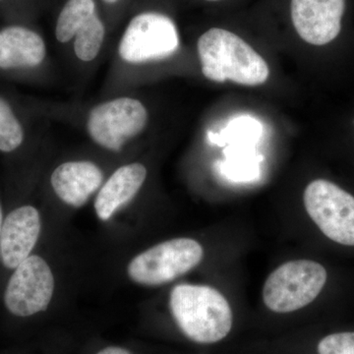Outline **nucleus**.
<instances>
[{"label":"nucleus","instance_id":"a211bd4d","mask_svg":"<svg viewBox=\"0 0 354 354\" xmlns=\"http://www.w3.org/2000/svg\"><path fill=\"white\" fill-rule=\"evenodd\" d=\"M12 0H0V9H6L8 11L9 4Z\"/></svg>","mask_w":354,"mask_h":354},{"label":"nucleus","instance_id":"aec40b11","mask_svg":"<svg viewBox=\"0 0 354 354\" xmlns=\"http://www.w3.org/2000/svg\"><path fill=\"white\" fill-rule=\"evenodd\" d=\"M2 225H3V215H2L1 205H0V232H1Z\"/></svg>","mask_w":354,"mask_h":354},{"label":"nucleus","instance_id":"f03ea898","mask_svg":"<svg viewBox=\"0 0 354 354\" xmlns=\"http://www.w3.org/2000/svg\"><path fill=\"white\" fill-rule=\"evenodd\" d=\"M169 308L181 332L197 344H212L223 341L234 325L230 304L220 291L211 286H174Z\"/></svg>","mask_w":354,"mask_h":354},{"label":"nucleus","instance_id":"9b49d317","mask_svg":"<svg viewBox=\"0 0 354 354\" xmlns=\"http://www.w3.org/2000/svg\"><path fill=\"white\" fill-rule=\"evenodd\" d=\"M346 0H291L290 15L298 36L313 46L334 41L342 30Z\"/></svg>","mask_w":354,"mask_h":354},{"label":"nucleus","instance_id":"9d476101","mask_svg":"<svg viewBox=\"0 0 354 354\" xmlns=\"http://www.w3.org/2000/svg\"><path fill=\"white\" fill-rule=\"evenodd\" d=\"M48 46L29 25L11 22L0 27V75L28 80L43 68Z\"/></svg>","mask_w":354,"mask_h":354},{"label":"nucleus","instance_id":"f3484780","mask_svg":"<svg viewBox=\"0 0 354 354\" xmlns=\"http://www.w3.org/2000/svg\"><path fill=\"white\" fill-rule=\"evenodd\" d=\"M97 354H131V353L120 346H109V348L102 349Z\"/></svg>","mask_w":354,"mask_h":354},{"label":"nucleus","instance_id":"39448f33","mask_svg":"<svg viewBox=\"0 0 354 354\" xmlns=\"http://www.w3.org/2000/svg\"><path fill=\"white\" fill-rule=\"evenodd\" d=\"M180 46L176 23L165 14L143 12L133 17L118 44L124 64L143 65L172 57Z\"/></svg>","mask_w":354,"mask_h":354},{"label":"nucleus","instance_id":"f257e3e1","mask_svg":"<svg viewBox=\"0 0 354 354\" xmlns=\"http://www.w3.org/2000/svg\"><path fill=\"white\" fill-rule=\"evenodd\" d=\"M201 71L212 82L225 81L248 87L263 85L270 77L269 65L250 44L234 32L212 28L197 43Z\"/></svg>","mask_w":354,"mask_h":354},{"label":"nucleus","instance_id":"20e7f679","mask_svg":"<svg viewBox=\"0 0 354 354\" xmlns=\"http://www.w3.org/2000/svg\"><path fill=\"white\" fill-rule=\"evenodd\" d=\"M327 271L311 260H295L279 266L268 277L263 300L274 313H290L307 306L320 295Z\"/></svg>","mask_w":354,"mask_h":354},{"label":"nucleus","instance_id":"f8f14e48","mask_svg":"<svg viewBox=\"0 0 354 354\" xmlns=\"http://www.w3.org/2000/svg\"><path fill=\"white\" fill-rule=\"evenodd\" d=\"M41 215L31 205L13 209L0 232V259L8 269H16L31 256L41 234Z\"/></svg>","mask_w":354,"mask_h":354},{"label":"nucleus","instance_id":"4468645a","mask_svg":"<svg viewBox=\"0 0 354 354\" xmlns=\"http://www.w3.org/2000/svg\"><path fill=\"white\" fill-rule=\"evenodd\" d=\"M147 176V167L140 162L118 167L102 184L95 197V209L100 220L109 221L131 201L145 183Z\"/></svg>","mask_w":354,"mask_h":354},{"label":"nucleus","instance_id":"ddd939ff","mask_svg":"<svg viewBox=\"0 0 354 354\" xmlns=\"http://www.w3.org/2000/svg\"><path fill=\"white\" fill-rule=\"evenodd\" d=\"M104 171L90 160H69L58 165L50 176L57 196L65 204L80 208L104 184Z\"/></svg>","mask_w":354,"mask_h":354},{"label":"nucleus","instance_id":"2eb2a0df","mask_svg":"<svg viewBox=\"0 0 354 354\" xmlns=\"http://www.w3.org/2000/svg\"><path fill=\"white\" fill-rule=\"evenodd\" d=\"M31 134L24 106L0 90V153L13 155L24 148Z\"/></svg>","mask_w":354,"mask_h":354},{"label":"nucleus","instance_id":"6ab92c4d","mask_svg":"<svg viewBox=\"0 0 354 354\" xmlns=\"http://www.w3.org/2000/svg\"><path fill=\"white\" fill-rule=\"evenodd\" d=\"M102 1L106 4H115L118 3V2L123 1V0H102Z\"/></svg>","mask_w":354,"mask_h":354},{"label":"nucleus","instance_id":"7ed1b4c3","mask_svg":"<svg viewBox=\"0 0 354 354\" xmlns=\"http://www.w3.org/2000/svg\"><path fill=\"white\" fill-rule=\"evenodd\" d=\"M148 122L149 111L143 102L120 95L93 106L86 118L85 128L95 145L120 153L145 131Z\"/></svg>","mask_w":354,"mask_h":354},{"label":"nucleus","instance_id":"6e6552de","mask_svg":"<svg viewBox=\"0 0 354 354\" xmlns=\"http://www.w3.org/2000/svg\"><path fill=\"white\" fill-rule=\"evenodd\" d=\"M55 32L58 43L72 41L77 59L88 64L101 53L106 31L95 0H67L58 15Z\"/></svg>","mask_w":354,"mask_h":354},{"label":"nucleus","instance_id":"1a4fd4ad","mask_svg":"<svg viewBox=\"0 0 354 354\" xmlns=\"http://www.w3.org/2000/svg\"><path fill=\"white\" fill-rule=\"evenodd\" d=\"M55 278L48 263L38 255L23 261L7 283L4 304L13 315L29 317L48 309Z\"/></svg>","mask_w":354,"mask_h":354},{"label":"nucleus","instance_id":"412c9836","mask_svg":"<svg viewBox=\"0 0 354 354\" xmlns=\"http://www.w3.org/2000/svg\"><path fill=\"white\" fill-rule=\"evenodd\" d=\"M205 1L216 2V1H221V0H205Z\"/></svg>","mask_w":354,"mask_h":354},{"label":"nucleus","instance_id":"dca6fc26","mask_svg":"<svg viewBox=\"0 0 354 354\" xmlns=\"http://www.w3.org/2000/svg\"><path fill=\"white\" fill-rule=\"evenodd\" d=\"M319 354H354V332L327 335L318 344Z\"/></svg>","mask_w":354,"mask_h":354},{"label":"nucleus","instance_id":"0eeeda50","mask_svg":"<svg viewBox=\"0 0 354 354\" xmlns=\"http://www.w3.org/2000/svg\"><path fill=\"white\" fill-rule=\"evenodd\" d=\"M305 209L328 239L354 246V197L337 184L316 179L304 191Z\"/></svg>","mask_w":354,"mask_h":354},{"label":"nucleus","instance_id":"423d86ee","mask_svg":"<svg viewBox=\"0 0 354 354\" xmlns=\"http://www.w3.org/2000/svg\"><path fill=\"white\" fill-rule=\"evenodd\" d=\"M203 256L204 249L194 239H171L133 258L128 265L127 274L138 285L162 286L194 269Z\"/></svg>","mask_w":354,"mask_h":354}]
</instances>
